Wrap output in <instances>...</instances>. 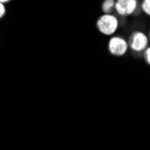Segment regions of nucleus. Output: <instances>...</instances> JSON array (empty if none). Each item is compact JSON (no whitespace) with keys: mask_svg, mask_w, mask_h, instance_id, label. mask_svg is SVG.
Instances as JSON below:
<instances>
[{"mask_svg":"<svg viewBox=\"0 0 150 150\" xmlns=\"http://www.w3.org/2000/svg\"><path fill=\"white\" fill-rule=\"evenodd\" d=\"M98 31L106 36L112 35L119 27V21L112 13H103L96 21Z\"/></svg>","mask_w":150,"mask_h":150,"instance_id":"nucleus-1","label":"nucleus"},{"mask_svg":"<svg viewBox=\"0 0 150 150\" xmlns=\"http://www.w3.org/2000/svg\"><path fill=\"white\" fill-rule=\"evenodd\" d=\"M149 40L148 37L142 32L137 31L131 33L129 38L128 45L133 51L136 52H142L148 46Z\"/></svg>","mask_w":150,"mask_h":150,"instance_id":"nucleus-2","label":"nucleus"},{"mask_svg":"<svg viewBox=\"0 0 150 150\" xmlns=\"http://www.w3.org/2000/svg\"><path fill=\"white\" fill-rule=\"evenodd\" d=\"M108 50L112 55L116 57H121L125 55L129 50L128 42L124 38L120 36L112 37L109 40Z\"/></svg>","mask_w":150,"mask_h":150,"instance_id":"nucleus-3","label":"nucleus"},{"mask_svg":"<svg viewBox=\"0 0 150 150\" xmlns=\"http://www.w3.org/2000/svg\"><path fill=\"white\" fill-rule=\"evenodd\" d=\"M138 0H116L115 11L120 16H129L138 8Z\"/></svg>","mask_w":150,"mask_h":150,"instance_id":"nucleus-4","label":"nucleus"},{"mask_svg":"<svg viewBox=\"0 0 150 150\" xmlns=\"http://www.w3.org/2000/svg\"><path fill=\"white\" fill-rule=\"evenodd\" d=\"M116 0H103L102 3V11L103 13H112L115 10Z\"/></svg>","mask_w":150,"mask_h":150,"instance_id":"nucleus-5","label":"nucleus"},{"mask_svg":"<svg viewBox=\"0 0 150 150\" xmlns=\"http://www.w3.org/2000/svg\"><path fill=\"white\" fill-rule=\"evenodd\" d=\"M141 8L146 15L150 16V0H143L141 3Z\"/></svg>","mask_w":150,"mask_h":150,"instance_id":"nucleus-6","label":"nucleus"},{"mask_svg":"<svg viewBox=\"0 0 150 150\" xmlns=\"http://www.w3.org/2000/svg\"><path fill=\"white\" fill-rule=\"evenodd\" d=\"M144 58H145L146 62L150 66V47H147L144 50Z\"/></svg>","mask_w":150,"mask_h":150,"instance_id":"nucleus-7","label":"nucleus"},{"mask_svg":"<svg viewBox=\"0 0 150 150\" xmlns=\"http://www.w3.org/2000/svg\"><path fill=\"white\" fill-rule=\"evenodd\" d=\"M6 12V10L5 5H4L3 3H0V19L3 18V17L5 16Z\"/></svg>","mask_w":150,"mask_h":150,"instance_id":"nucleus-8","label":"nucleus"},{"mask_svg":"<svg viewBox=\"0 0 150 150\" xmlns=\"http://www.w3.org/2000/svg\"><path fill=\"white\" fill-rule=\"evenodd\" d=\"M11 0H0V3H3V4H6L8 2H10Z\"/></svg>","mask_w":150,"mask_h":150,"instance_id":"nucleus-9","label":"nucleus"},{"mask_svg":"<svg viewBox=\"0 0 150 150\" xmlns=\"http://www.w3.org/2000/svg\"><path fill=\"white\" fill-rule=\"evenodd\" d=\"M148 40H150V31H149V34H148Z\"/></svg>","mask_w":150,"mask_h":150,"instance_id":"nucleus-10","label":"nucleus"}]
</instances>
